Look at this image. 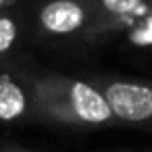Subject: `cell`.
Returning a JSON list of instances; mask_svg holds the SVG:
<instances>
[{
  "label": "cell",
  "mask_w": 152,
  "mask_h": 152,
  "mask_svg": "<svg viewBox=\"0 0 152 152\" xmlns=\"http://www.w3.org/2000/svg\"><path fill=\"white\" fill-rule=\"evenodd\" d=\"M144 2L146 0H90L92 23L86 38L104 40L106 36L121 31L140 17Z\"/></svg>",
  "instance_id": "4"
},
{
  "label": "cell",
  "mask_w": 152,
  "mask_h": 152,
  "mask_svg": "<svg viewBox=\"0 0 152 152\" xmlns=\"http://www.w3.org/2000/svg\"><path fill=\"white\" fill-rule=\"evenodd\" d=\"M90 23H92L90 0H48L38 11V25L42 34L52 38L88 34Z\"/></svg>",
  "instance_id": "3"
},
{
  "label": "cell",
  "mask_w": 152,
  "mask_h": 152,
  "mask_svg": "<svg viewBox=\"0 0 152 152\" xmlns=\"http://www.w3.org/2000/svg\"><path fill=\"white\" fill-rule=\"evenodd\" d=\"M15 2H17V0H0V13L7 11V9H11Z\"/></svg>",
  "instance_id": "7"
},
{
  "label": "cell",
  "mask_w": 152,
  "mask_h": 152,
  "mask_svg": "<svg viewBox=\"0 0 152 152\" xmlns=\"http://www.w3.org/2000/svg\"><path fill=\"white\" fill-rule=\"evenodd\" d=\"M96 86L117 121L152 131V79H102Z\"/></svg>",
  "instance_id": "2"
},
{
  "label": "cell",
  "mask_w": 152,
  "mask_h": 152,
  "mask_svg": "<svg viewBox=\"0 0 152 152\" xmlns=\"http://www.w3.org/2000/svg\"><path fill=\"white\" fill-rule=\"evenodd\" d=\"M13 152H25V150H13Z\"/></svg>",
  "instance_id": "8"
},
{
  "label": "cell",
  "mask_w": 152,
  "mask_h": 152,
  "mask_svg": "<svg viewBox=\"0 0 152 152\" xmlns=\"http://www.w3.org/2000/svg\"><path fill=\"white\" fill-rule=\"evenodd\" d=\"M29 113L44 123L69 127H104L117 123L108 100L96 83L61 73L29 79Z\"/></svg>",
  "instance_id": "1"
},
{
  "label": "cell",
  "mask_w": 152,
  "mask_h": 152,
  "mask_svg": "<svg viewBox=\"0 0 152 152\" xmlns=\"http://www.w3.org/2000/svg\"><path fill=\"white\" fill-rule=\"evenodd\" d=\"M29 113V79L0 73V121L13 123Z\"/></svg>",
  "instance_id": "5"
},
{
  "label": "cell",
  "mask_w": 152,
  "mask_h": 152,
  "mask_svg": "<svg viewBox=\"0 0 152 152\" xmlns=\"http://www.w3.org/2000/svg\"><path fill=\"white\" fill-rule=\"evenodd\" d=\"M148 2H150V9H152V0H148Z\"/></svg>",
  "instance_id": "9"
},
{
  "label": "cell",
  "mask_w": 152,
  "mask_h": 152,
  "mask_svg": "<svg viewBox=\"0 0 152 152\" xmlns=\"http://www.w3.org/2000/svg\"><path fill=\"white\" fill-rule=\"evenodd\" d=\"M19 40V23L15 17L0 13V56H4L13 50Z\"/></svg>",
  "instance_id": "6"
}]
</instances>
